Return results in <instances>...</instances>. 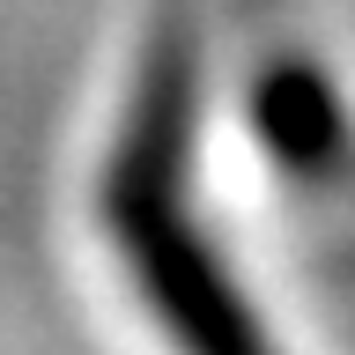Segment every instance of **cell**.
Here are the masks:
<instances>
[{"instance_id": "cell-2", "label": "cell", "mask_w": 355, "mask_h": 355, "mask_svg": "<svg viewBox=\"0 0 355 355\" xmlns=\"http://www.w3.org/2000/svg\"><path fill=\"white\" fill-rule=\"evenodd\" d=\"M259 133L288 171H326L340 155V104L318 67H274L259 82Z\"/></svg>"}, {"instance_id": "cell-1", "label": "cell", "mask_w": 355, "mask_h": 355, "mask_svg": "<svg viewBox=\"0 0 355 355\" xmlns=\"http://www.w3.org/2000/svg\"><path fill=\"white\" fill-rule=\"evenodd\" d=\"M178 178L185 171L111 163V185H104L111 244L126 252L133 282H141L148 311L163 318V333L178 340V355H274L266 326L244 304V288L230 282L215 244L193 230L185 200H178Z\"/></svg>"}]
</instances>
